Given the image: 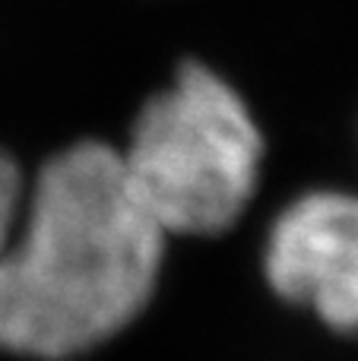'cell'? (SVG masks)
Returning a JSON list of instances; mask_svg holds the SVG:
<instances>
[{
  "label": "cell",
  "mask_w": 358,
  "mask_h": 361,
  "mask_svg": "<svg viewBox=\"0 0 358 361\" xmlns=\"http://www.w3.org/2000/svg\"><path fill=\"white\" fill-rule=\"evenodd\" d=\"M25 180L19 165L0 149V247L6 244V238L13 235L19 216H23V203H25Z\"/></svg>",
  "instance_id": "cell-4"
},
{
  "label": "cell",
  "mask_w": 358,
  "mask_h": 361,
  "mask_svg": "<svg viewBox=\"0 0 358 361\" xmlns=\"http://www.w3.org/2000/svg\"><path fill=\"white\" fill-rule=\"evenodd\" d=\"M165 241L114 146L54 152L0 247V352L61 361L118 336L156 292Z\"/></svg>",
  "instance_id": "cell-1"
},
{
  "label": "cell",
  "mask_w": 358,
  "mask_h": 361,
  "mask_svg": "<svg viewBox=\"0 0 358 361\" xmlns=\"http://www.w3.org/2000/svg\"><path fill=\"white\" fill-rule=\"evenodd\" d=\"M264 273L279 298L358 336V197L311 190L270 225Z\"/></svg>",
  "instance_id": "cell-3"
},
{
  "label": "cell",
  "mask_w": 358,
  "mask_h": 361,
  "mask_svg": "<svg viewBox=\"0 0 358 361\" xmlns=\"http://www.w3.org/2000/svg\"><path fill=\"white\" fill-rule=\"evenodd\" d=\"M118 152L130 190L165 235H219L257 193L264 137L232 82L190 61L143 105Z\"/></svg>",
  "instance_id": "cell-2"
}]
</instances>
